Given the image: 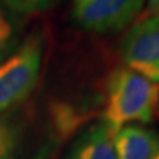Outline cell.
I'll return each mask as SVG.
<instances>
[{
    "label": "cell",
    "instance_id": "obj_1",
    "mask_svg": "<svg viewBox=\"0 0 159 159\" xmlns=\"http://www.w3.org/2000/svg\"><path fill=\"white\" fill-rule=\"evenodd\" d=\"M159 114V84L129 68H118L109 77L102 121L114 131L134 122L147 125Z\"/></svg>",
    "mask_w": 159,
    "mask_h": 159
},
{
    "label": "cell",
    "instance_id": "obj_8",
    "mask_svg": "<svg viewBox=\"0 0 159 159\" xmlns=\"http://www.w3.org/2000/svg\"><path fill=\"white\" fill-rule=\"evenodd\" d=\"M24 16L12 12L0 2V62H3L23 43Z\"/></svg>",
    "mask_w": 159,
    "mask_h": 159
},
{
    "label": "cell",
    "instance_id": "obj_10",
    "mask_svg": "<svg viewBox=\"0 0 159 159\" xmlns=\"http://www.w3.org/2000/svg\"><path fill=\"white\" fill-rule=\"evenodd\" d=\"M147 12L148 15L159 13V0H147Z\"/></svg>",
    "mask_w": 159,
    "mask_h": 159
},
{
    "label": "cell",
    "instance_id": "obj_2",
    "mask_svg": "<svg viewBox=\"0 0 159 159\" xmlns=\"http://www.w3.org/2000/svg\"><path fill=\"white\" fill-rule=\"evenodd\" d=\"M44 37L33 32L0 62V116L32 93L41 70Z\"/></svg>",
    "mask_w": 159,
    "mask_h": 159
},
{
    "label": "cell",
    "instance_id": "obj_4",
    "mask_svg": "<svg viewBox=\"0 0 159 159\" xmlns=\"http://www.w3.org/2000/svg\"><path fill=\"white\" fill-rule=\"evenodd\" d=\"M146 0H73L72 16L85 31L116 33L141 12Z\"/></svg>",
    "mask_w": 159,
    "mask_h": 159
},
{
    "label": "cell",
    "instance_id": "obj_6",
    "mask_svg": "<svg viewBox=\"0 0 159 159\" xmlns=\"http://www.w3.org/2000/svg\"><path fill=\"white\" fill-rule=\"evenodd\" d=\"M117 159H155L159 134L141 125H127L114 133Z\"/></svg>",
    "mask_w": 159,
    "mask_h": 159
},
{
    "label": "cell",
    "instance_id": "obj_11",
    "mask_svg": "<svg viewBox=\"0 0 159 159\" xmlns=\"http://www.w3.org/2000/svg\"><path fill=\"white\" fill-rule=\"evenodd\" d=\"M155 159H159V151H158V154H157V157H155Z\"/></svg>",
    "mask_w": 159,
    "mask_h": 159
},
{
    "label": "cell",
    "instance_id": "obj_7",
    "mask_svg": "<svg viewBox=\"0 0 159 159\" xmlns=\"http://www.w3.org/2000/svg\"><path fill=\"white\" fill-rule=\"evenodd\" d=\"M23 126L11 116H0V159H49L53 143H43L32 151H24Z\"/></svg>",
    "mask_w": 159,
    "mask_h": 159
},
{
    "label": "cell",
    "instance_id": "obj_3",
    "mask_svg": "<svg viewBox=\"0 0 159 159\" xmlns=\"http://www.w3.org/2000/svg\"><path fill=\"white\" fill-rule=\"evenodd\" d=\"M126 68L159 84V13L137 21L121 41Z\"/></svg>",
    "mask_w": 159,
    "mask_h": 159
},
{
    "label": "cell",
    "instance_id": "obj_9",
    "mask_svg": "<svg viewBox=\"0 0 159 159\" xmlns=\"http://www.w3.org/2000/svg\"><path fill=\"white\" fill-rule=\"evenodd\" d=\"M0 2L12 12L20 16H28L49 8L57 0H0Z\"/></svg>",
    "mask_w": 159,
    "mask_h": 159
},
{
    "label": "cell",
    "instance_id": "obj_5",
    "mask_svg": "<svg viewBox=\"0 0 159 159\" xmlns=\"http://www.w3.org/2000/svg\"><path fill=\"white\" fill-rule=\"evenodd\" d=\"M114 133L103 121L93 123L78 134L64 159H117Z\"/></svg>",
    "mask_w": 159,
    "mask_h": 159
}]
</instances>
